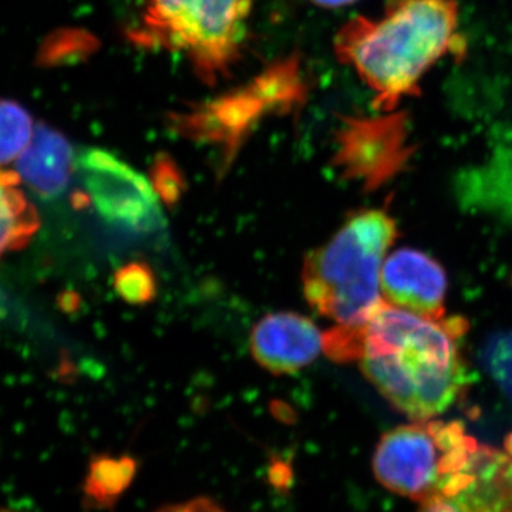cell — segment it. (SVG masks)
<instances>
[{"mask_svg":"<svg viewBox=\"0 0 512 512\" xmlns=\"http://www.w3.org/2000/svg\"><path fill=\"white\" fill-rule=\"evenodd\" d=\"M35 130V121L22 104L0 100V165L18 160L32 141Z\"/></svg>","mask_w":512,"mask_h":512,"instance_id":"cell-14","label":"cell"},{"mask_svg":"<svg viewBox=\"0 0 512 512\" xmlns=\"http://www.w3.org/2000/svg\"><path fill=\"white\" fill-rule=\"evenodd\" d=\"M440 456L426 423L414 421L383 434L373 471L384 488L421 503L439 480Z\"/></svg>","mask_w":512,"mask_h":512,"instance_id":"cell-8","label":"cell"},{"mask_svg":"<svg viewBox=\"0 0 512 512\" xmlns=\"http://www.w3.org/2000/svg\"><path fill=\"white\" fill-rule=\"evenodd\" d=\"M320 350L323 335L311 319L299 313H271L252 330V356L274 375H291L311 365Z\"/></svg>","mask_w":512,"mask_h":512,"instance_id":"cell-10","label":"cell"},{"mask_svg":"<svg viewBox=\"0 0 512 512\" xmlns=\"http://www.w3.org/2000/svg\"><path fill=\"white\" fill-rule=\"evenodd\" d=\"M419 512H512V457L478 444L466 466L440 474Z\"/></svg>","mask_w":512,"mask_h":512,"instance_id":"cell-7","label":"cell"},{"mask_svg":"<svg viewBox=\"0 0 512 512\" xmlns=\"http://www.w3.org/2000/svg\"><path fill=\"white\" fill-rule=\"evenodd\" d=\"M146 26L208 79L228 69L247 33L251 0H146Z\"/></svg>","mask_w":512,"mask_h":512,"instance_id":"cell-4","label":"cell"},{"mask_svg":"<svg viewBox=\"0 0 512 512\" xmlns=\"http://www.w3.org/2000/svg\"><path fill=\"white\" fill-rule=\"evenodd\" d=\"M312 2L322 6V8L335 9L352 5V3L357 2V0H312Z\"/></svg>","mask_w":512,"mask_h":512,"instance_id":"cell-21","label":"cell"},{"mask_svg":"<svg viewBox=\"0 0 512 512\" xmlns=\"http://www.w3.org/2000/svg\"><path fill=\"white\" fill-rule=\"evenodd\" d=\"M153 185L158 197L167 205H175L184 190L183 175L170 160L157 161L153 170Z\"/></svg>","mask_w":512,"mask_h":512,"instance_id":"cell-18","label":"cell"},{"mask_svg":"<svg viewBox=\"0 0 512 512\" xmlns=\"http://www.w3.org/2000/svg\"><path fill=\"white\" fill-rule=\"evenodd\" d=\"M114 291L131 305H147L157 296L156 276L144 262H130L114 274Z\"/></svg>","mask_w":512,"mask_h":512,"instance_id":"cell-15","label":"cell"},{"mask_svg":"<svg viewBox=\"0 0 512 512\" xmlns=\"http://www.w3.org/2000/svg\"><path fill=\"white\" fill-rule=\"evenodd\" d=\"M481 359L501 390L512 399V330L491 336Z\"/></svg>","mask_w":512,"mask_h":512,"instance_id":"cell-17","label":"cell"},{"mask_svg":"<svg viewBox=\"0 0 512 512\" xmlns=\"http://www.w3.org/2000/svg\"><path fill=\"white\" fill-rule=\"evenodd\" d=\"M443 319L431 320L384 301L366 320L363 373L413 421L433 420L467 386V369Z\"/></svg>","mask_w":512,"mask_h":512,"instance_id":"cell-2","label":"cell"},{"mask_svg":"<svg viewBox=\"0 0 512 512\" xmlns=\"http://www.w3.org/2000/svg\"><path fill=\"white\" fill-rule=\"evenodd\" d=\"M137 463L128 456L94 458L87 476V498L97 507L111 505L136 476Z\"/></svg>","mask_w":512,"mask_h":512,"instance_id":"cell-13","label":"cell"},{"mask_svg":"<svg viewBox=\"0 0 512 512\" xmlns=\"http://www.w3.org/2000/svg\"><path fill=\"white\" fill-rule=\"evenodd\" d=\"M335 49L375 94L376 111L397 110L419 96L433 67L466 57L458 0H389L375 18L346 23Z\"/></svg>","mask_w":512,"mask_h":512,"instance_id":"cell-1","label":"cell"},{"mask_svg":"<svg viewBox=\"0 0 512 512\" xmlns=\"http://www.w3.org/2000/svg\"><path fill=\"white\" fill-rule=\"evenodd\" d=\"M397 237L396 221L386 211L367 210L350 217L329 242L306 255V301L335 322H365L383 302L380 272Z\"/></svg>","mask_w":512,"mask_h":512,"instance_id":"cell-3","label":"cell"},{"mask_svg":"<svg viewBox=\"0 0 512 512\" xmlns=\"http://www.w3.org/2000/svg\"><path fill=\"white\" fill-rule=\"evenodd\" d=\"M76 157L72 144L60 131L37 124L28 148L15 161L16 175L39 197L50 200L69 187Z\"/></svg>","mask_w":512,"mask_h":512,"instance_id":"cell-11","label":"cell"},{"mask_svg":"<svg viewBox=\"0 0 512 512\" xmlns=\"http://www.w3.org/2000/svg\"><path fill=\"white\" fill-rule=\"evenodd\" d=\"M366 320L357 323H338L323 333V352L338 363L356 362L365 353Z\"/></svg>","mask_w":512,"mask_h":512,"instance_id":"cell-16","label":"cell"},{"mask_svg":"<svg viewBox=\"0 0 512 512\" xmlns=\"http://www.w3.org/2000/svg\"><path fill=\"white\" fill-rule=\"evenodd\" d=\"M427 430L430 431L441 453L453 450L463 444L467 439L466 429L461 421L430 420L426 421Z\"/></svg>","mask_w":512,"mask_h":512,"instance_id":"cell-19","label":"cell"},{"mask_svg":"<svg viewBox=\"0 0 512 512\" xmlns=\"http://www.w3.org/2000/svg\"><path fill=\"white\" fill-rule=\"evenodd\" d=\"M76 173L94 208L114 228L137 235L164 229L160 198L153 183L120 158L86 148L76 157Z\"/></svg>","mask_w":512,"mask_h":512,"instance_id":"cell-5","label":"cell"},{"mask_svg":"<svg viewBox=\"0 0 512 512\" xmlns=\"http://www.w3.org/2000/svg\"><path fill=\"white\" fill-rule=\"evenodd\" d=\"M2 512H10V511H2ZM13 512V511H12Z\"/></svg>","mask_w":512,"mask_h":512,"instance_id":"cell-23","label":"cell"},{"mask_svg":"<svg viewBox=\"0 0 512 512\" xmlns=\"http://www.w3.org/2000/svg\"><path fill=\"white\" fill-rule=\"evenodd\" d=\"M19 177L0 171V256L18 248L36 229V215L22 192Z\"/></svg>","mask_w":512,"mask_h":512,"instance_id":"cell-12","label":"cell"},{"mask_svg":"<svg viewBox=\"0 0 512 512\" xmlns=\"http://www.w3.org/2000/svg\"><path fill=\"white\" fill-rule=\"evenodd\" d=\"M158 512H228L220 504L207 497H198L184 503L168 505Z\"/></svg>","mask_w":512,"mask_h":512,"instance_id":"cell-20","label":"cell"},{"mask_svg":"<svg viewBox=\"0 0 512 512\" xmlns=\"http://www.w3.org/2000/svg\"><path fill=\"white\" fill-rule=\"evenodd\" d=\"M413 153L406 111H377L345 120L333 163L343 177L372 191L403 171Z\"/></svg>","mask_w":512,"mask_h":512,"instance_id":"cell-6","label":"cell"},{"mask_svg":"<svg viewBox=\"0 0 512 512\" xmlns=\"http://www.w3.org/2000/svg\"><path fill=\"white\" fill-rule=\"evenodd\" d=\"M380 291L384 301L396 308L431 320L446 318V272L436 259L417 249H399L383 262Z\"/></svg>","mask_w":512,"mask_h":512,"instance_id":"cell-9","label":"cell"},{"mask_svg":"<svg viewBox=\"0 0 512 512\" xmlns=\"http://www.w3.org/2000/svg\"><path fill=\"white\" fill-rule=\"evenodd\" d=\"M504 450H505V453L508 454V456L512 457V431L510 434H508L507 437H505Z\"/></svg>","mask_w":512,"mask_h":512,"instance_id":"cell-22","label":"cell"}]
</instances>
